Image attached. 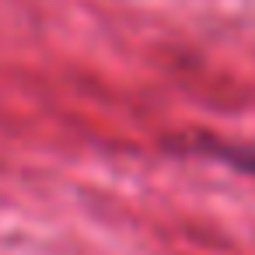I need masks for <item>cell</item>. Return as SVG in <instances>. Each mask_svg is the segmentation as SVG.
I'll return each mask as SVG.
<instances>
[{
  "label": "cell",
  "mask_w": 255,
  "mask_h": 255,
  "mask_svg": "<svg viewBox=\"0 0 255 255\" xmlns=\"http://www.w3.org/2000/svg\"><path fill=\"white\" fill-rule=\"evenodd\" d=\"M189 154H203L210 161H220L234 171H245V175H255V140L241 143V140H213V136H196L185 143Z\"/></svg>",
  "instance_id": "1"
}]
</instances>
